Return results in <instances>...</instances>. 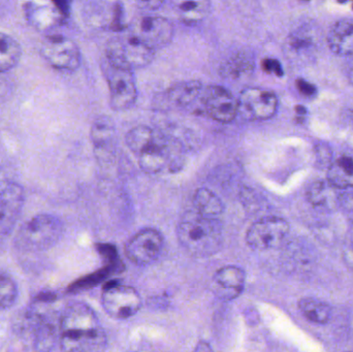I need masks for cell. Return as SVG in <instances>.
Here are the masks:
<instances>
[{"label": "cell", "instance_id": "cell-1", "mask_svg": "<svg viewBox=\"0 0 353 352\" xmlns=\"http://www.w3.org/2000/svg\"><path fill=\"white\" fill-rule=\"evenodd\" d=\"M128 149L145 173H178L185 165V149L173 136L150 126L139 125L126 134Z\"/></svg>", "mask_w": 353, "mask_h": 352}, {"label": "cell", "instance_id": "cell-2", "mask_svg": "<svg viewBox=\"0 0 353 352\" xmlns=\"http://www.w3.org/2000/svg\"><path fill=\"white\" fill-rule=\"evenodd\" d=\"M58 344L62 352H105L108 337L94 310L72 302L59 315Z\"/></svg>", "mask_w": 353, "mask_h": 352}, {"label": "cell", "instance_id": "cell-3", "mask_svg": "<svg viewBox=\"0 0 353 352\" xmlns=\"http://www.w3.org/2000/svg\"><path fill=\"white\" fill-rule=\"evenodd\" d=\"M176 237L183 249L193 258H210L221 250L223 227L219 219L205 218L193 212L180 221Z\"/></svg>", "mask_w": 353, "mask_h": 352}, {"label": "cell", "instance_id": "cell-4", "mask_svg": "<svg viewBox=\"0 0 353 352\" xmlns=\"http://www.w3.org/2000/svg\"><path fill=\"white\" fill-rule=\"evenodd\" d=\"M51 301V295L43 293L25 309L22 316L21 332L34 352H51L59 339V318H56L47 306Z\"/></svg>", "mask_w": 353, "mask_h": 352}, {"label": "cell", "instance_id": "cell-5", "mask_svg": "<svg viewBox=\"0 0 353 352\" xmlns=\"http://www.w3.org/2000/svg\"><path fill=\"white\" fill-rule=\"evenodd\" d=\"M63 231V223L57 216L37 214L19 229L14 242L23 251H45L59 242Z\"/></svg>", "mask_w": 353, "mask_h": 352}, {"label": "cell", "instance_id": "cell-6", "mask_svg": "<svg viewBox=\"0 0 353 352\" xmlns=\"http://www.w3.org/2000/svg\"><path fill=\"white\" fill-rule=\"evenodd\" d=\"M155 52L130 34L116 37L105 47L107 62L113 68L130 70L145 68L152 62Z\"/></svg>", "mask_w": 353, "mask_h": 352}, {"label": "cell", "instance_id": "cell-7", "mask_svg": "<svg viewBox=\"0 0 353 352\" xmlns=\"http://www.w3.org/2000/svg\"><path fill=\"white\" fill-rule=\"evenodd\" d=\"M39 52L43 59L58 70L74 72L82 61L80 48L65 35H47L41 41Z\"/></svg>", "mask_w": 353, "mask_h": 352}, {"label": "cell", "instance_id": "cell-8", "mask_svg": "<svg viewBox=\"0 0 353 352\" xmlns=\"http://www.w3.org/2000/svg\"><path fill=\"white\" fill-rule=\"evenodd\" d=\"M290 225L280 217H263L255 221L246 233L247 245L255 251L277 249L285 241Z\"/></svg>", "mask_w": 353, "mask_h": 352}, {"label": "cell", "instance_id": "cell-9", "mask_svg": "<svg viewBox=\"0 0 353 352\" xmlns=\"http://www.w3.org/2000/svg\"><path fill=\"white\" fill-rule=\"evenodd\" d=\"M142 305V298L134 287L117 283L103 289L101 306L105 313L114 320L132 318L140 311Z\"/></svg>", "mask_w": 353, "mask_h": 352}, {"label": "cell", "instance_id": "cell-10", "mask_svg": "<svg viewBox=\"0 0 353 352\" xmlns=\"http://www.w3.org/2000/svg\"><path fill=\"white\" fill-rule=\"evenodd\" d=\"M279 101L273 91L248 87L238 97V115L247 121H265L277 113Z\"/></svg>", "mask_w": 353, "mask_h": 352}, {"label": "cell", "instance_id": "cell-11", "mask_svg": "<svg viewBox=\"0 0 353 352\" xmlns=\"http://www.w3.org/2000/svg\"><path fill=\"white\" fill-rule=\"evenodd\" d=\"M128 31L130 37L154 52L169 45L174 37V26L171 21L159 16L138 17L132 21Z\"/></svg>", "mask_w": 353, "mask_h": 352}, {"label": "cell", "instance_id": "cell-12", "mask_svg": "<svg viewBox=\"0 0 353 352\" xmlns=\"http://www.w3.org/2000/svg\"><path fill=\"white\" fill-rule=\"evenodd\" d=\"M103 70L109 85L111 107L115 111L130 109L138 99L134 72L113 68L107 61Z\"/></svg>", "mask_w": 353, "mask_h": 352}, {"label": "cell", "instance_id": "cell-13", "mask_svg": "<svg viewBox=\"0 0 353 352\" xmlns=\"http://www.w3.org/2000/svg\"><path fill=\"white\" fill-rule=\"evenodd\" d=\"M163 245L165 241L161 231L155 229H144L126 243L125 254L132 264L149 266L159 260Z\"/></svg>", "mask_w": 353, "mask_h": 352}, {"label": "cell", "instance_id": "cell-14", "mask_svg": "<svg viewBox=\"0 0 353 352\" xmlns=\"http://www.w3.org/2000/svg\"><path fill=\"white\" fill-rule=\"evenodd\" d=\"M203 112L208 117L220 123H230L238 116V99L219 85L203 88L201 94Z\"/></svg>", "mask_w": 353, "mask_h": 352}, {"label": "cell", "instance_id": "cell-15", "mask_svg": "<svg viewBox=\"0 0 353 352\" xmlns=\"http://www.w3.org/2000/svg\"><path fill=\"white\" fill-rule=\"evenodd\" d=\"M245 281L246 276L240 267H222L212 278L211 291L221 301H234L244 291Z\"/></svg>", "mask_w": 353, "mask_h": 352}, {"label": "cell", "instance_id": "cell-16", "mask_svg": "<svg viewBox=\"0 0 353 352\" xmlns=\"http://www.w3.org/2000/svg\"><path fill=\"white\" fill-rule=\"evenodd\" d=\"M63 4L61 2H26L25 14L31 26L39 31H48L65 18Z\"/></svg>", "mask_w": 353, "mask_h": 352}, {"label": "cell", "instance_id": "cell-17", "mask_svg": "<svg viewBox=\"0 0 353 352\" xmlns=\"http://www.w3.org/2000/svg\"><path fill=\"white\" fill-rule=\"evenodd\" d=\"M24 206V189L12 182L0 194V235L10 233Z\"/></svg>", "mask_w": 353, "mask_h": 352}, {"label": "cell", "instance_id": "cell-18", "mask_svg": "<svg viewBox=\"0 0 353 352\" xmlns=\"http://www.w3.org/2000/svg\"><path fill=\"white\" fill-rule=\"evenodd\" d=\"M116 130L113 120L107 116L95 119L91 127V142L97 158L105 161L111 156L115 144Z\"/></svg>", "mask_w": 353, "mask_h": 352}, {"label": "cell", "instance_id": "cell-19", "mask_svg": "<svg viewBox=\"0 0 353 352\" xmlns=\"http://www.w3.org/2000/svg\"><path fill=\"white\" fill-rule=\"evenodd\" d=\"M327 45L337 55H353V23L347 20L336 22L327 33Z\"/></svg>", "mask_w": 353, "mask_h": 352}, {"label": "cell", "instance_id": "cell-20", "mask_svg": "<svg viewBox=\"0 0 353 352\" xmlns=\"http://www.w3.org/2000/svg\"><path fill=\"white\" fill-rule=\"evenodd\" d=\"M193 207L196 214L210 219H219L224 211V205L219 196L205 187L199 188L195 191Z\"/></svg>", "mask_w": 353, "mask_h": 352}, {"label": "cell", "instance_id": "cell-21", "mask_svg": "<svg viewBox=\"0 0 353 352\" xmlns=\"http://www.w3.org/2000/svg\"><path fill=\"white\" fill-rule=\"evenodd\" d=\"M203 90V84L199 81H184L170 87L165 92V99L176 107H187L201 96Z\"/></svg>", "mask_w": 353, "mask_h": 352}, {"label": "cell", "instance_id": "cell-22", "mask_svg": "<svg viewBox=\"0 0 353 352\" xmlns=\"http://www.w3.org/2000/svg\"><path fill=\"white\" fill-rule=\"evenodd\" d=\"M254 70V60L245 52H238L222 62L220 74L230 80H240L250 76Z\"/></svg>", "mask_w": 353, "mask_h": 352}, {"label": "cell", "instance_id": "cell-23", "mask_svg": "<svg viewBox=\"0 0 353 352\" xmlns=\"http://www.w3.org/2000/svg\"><path fill=\"white\" fill-rule=\"evenodd\" d=\"M327 182L337 189L353 188V157L341 156L330 165Z\"/></svg>", "mask_w": 353, "mask_h": 352}, {"label": "cell", "instance_id": "cell-24", "mask_svg": "<svg viewBox=\"0 0 353 352\" xmlns=\"http://www.w3.org/2000/svg\"><path fill=\"white\" fill-rule=\"evenodd\" d=\"M22 47L19 41L0 31V72H6L16 68L22 58Z\"/></svg>", "mask_w": 353, "mask_h": 352}, {"label": "cell", "instance_id": "cell-25", "mask_svg": "<svg viewBox=\"0 0 353 352\" xmlns=\"http://www.w3.org/2000/svg\"><path fill=\"white\" fill-rule=\"evenodd\" d=\"M303 315L315 324H325L330 322L332 309L329 304L315 298H304L299 302Z\"/></svg>", "mask_w": 353, "mask_h": 352}, {"label": "cell", "instance_id": "cell-26", "mask_svg": "<svg viewBox=\"0 0 353 352\" xmlns=\"http://www.w3.org/2000/svg\"><path fill=\"white\" fill-rule=\"evenodd\" d=\"M18 298V287L10 274L0 270V311L10 309Z\"/></svg>", "mask_w": 353, "mask_h": 352}, {"label": "cell", "instance_id": "cell-27", "mask_svg": "<svg viewBox=\"0 0 353 352\" xmlns=\"http://www.w3.org/2000/svg\"><path fill=\"white\" fill-rule=\"evenodd\" d=\"M209 6L208 1H185L178 4V10L183 22L193 24L203 18Z\"/></svg>", "mask_w": 353, "mask_h": 352}, {"label": "cell", "instance_id": "cell-28", "mask_svg": "<svg viewBox=\"0 0 353 352\" xmlns=\"http://www.w3.org/2000/svg\"><path fill=\"white\" fill-rule=\"evenodd\" d=\"M329 187L323 182H316L312 184L310 189L308 190V200L311 204L316 207H325L331 202V194L329 192Z\"/></svg>", "mask_w": 353, "mask_h": 352}, {"label": "cell", "instance_id": "cell-29", "mask_svg": "<svg viewBox=\"0 0 353 352\" xmlns=\"http://www.w3.org/2000/svg\"><path fill=\"white\" fill-rule=\"evenodd\" d=\"M338 206L353 223V194L343 192L338 196Z\"/></svg>", "mask_w": 353, "mask_h": 352}, {"label": "cell", "instance_id": "cell-30", "mask_svg": "<svg viewBox=\"0 0 353 352\" xmlns=\"http://www.w3.org/2000/svg\"><path fill=\"white\" fill-rule=\"evenodd\" d=\"M263 68L265 70V72H269V74H274L279 76L283 74L281 64L276 59L267 58V59L263 60Z\"/></svg>", "mask_w": 353, "mask_h": 352}, {"label": "cell", "instance_id": "cell-31", "mask_svg": "<svg viewBox=\"0 0 353 352\" xmlns=\"http://www.w3.org/2000/svg\"><path fill=\"white\" fill-rule=\"evenodd\" d=\"M296 85H298L300 92L303 93L304 95H307V96H312V95L316 92L315 87L313 86L312 84H310V83L307 82V81L299 80Z\"/></svg>", "mask_w": 353, "mask_h": 352}, {"label": "cell", "instance_id": "cell-32", "mask_svg": "<svg viewBox=\"0 0 353 352\" xmlns=\"http://www.w3.org/2000/svg\"><path fill=\"white\" fill-rule=\"evenodd\" d=\"M12 183V181L10 179V177H8V174L2 171V169H0V194L4 191Z\"/></svg>", "mask_w": 353, "mask_h": 352}, {"label": "cell", "instance_id": "cell-33", "mask_svg": "<svg viewBox=\"0 0 353 352\" xmlns=\"http://www.w3.org/2000/svg\"><path fill=\"white\" fill-rule=\"evenodd\" d=\"M192 352H214V351L209 343L205 342V341H199Z\"/></svg>", "mask_w": 353, "mask_h": 352}]
</instances>
